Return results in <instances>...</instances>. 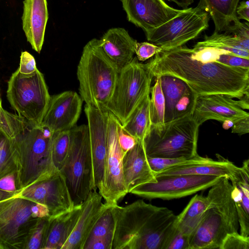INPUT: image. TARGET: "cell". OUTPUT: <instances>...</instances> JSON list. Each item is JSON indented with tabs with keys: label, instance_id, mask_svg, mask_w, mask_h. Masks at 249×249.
Masks as SVG:
<instances>
[{
	"label": "cell",
	"instance_id": "1",
	"mask_svg": "<svg viewBox=\"0 0 249 249\" xmlns=\"http://www.w3.org/2000/svg\"><path fill=\"white\" fill-rule=\"evenodd\" d=\"M145 63L153 77L164 74L185 81L198 95L222 94L239 99L249 92V69L216 62H202L192 56V48L162 50Z\"/></svg>",
	"mask_w": 249,
	"mask_h": 249
},
{
	"label": "cell",
	"instance_id": "2",
	"mask_svg": "<svg viewBox=\"0 0 249 249\" xmlns=\"http://www.w3.org/2000/svg\"><path fill=\"white\" fill-rule=\"evenodd\" d=\"M115 225L112 249H165L177 218L166 207L142 199L124 207L112 205Z\"/></svg>",
	"mask_w": 249,
	"mask_h": 249
},
{
	"label": "cell",
	"instance_id": "3",
	"mask_svg": "<svg viewBox=\"0 0 249 249\" xmlns=\"http://www.w3.org/2000/svg\"><path fill=\"white\" fill-rule=\"evenodd\" d=\"M118 74L117 68L103 50L100 39L89 41L84 47L77 70L80 96L86 105L106 110Z\"/></svg>",
	"mask_w": 249,
	"mask_h": 249
},
{
	"label": "cell",
	"instance_id": "4",
	"mask_svg": "<svg viewBox=\"0 0 249 249\" xmlns=\"http://www.w3.org/2000/svg\"><path fill=\"white\" fill-rule=\"evenodd\" d=\"M53 134L45 127L34 125L12 140L19 191L57 170L52 154Z\"/></svg>",
	"mask_w": 249,
	"mask_h": 249
},
{
	"label": "cell",
	"instance_id": "5",
	"mask_svg": "<svg viewBox=\"0 0 249 249\" xmlns=\"http://www.w3.org/2000/svg\"><path fill=\"white\" fill-rule=\"evenodd\" d=\"M200 125L192 116L151 125L143 143L148 157L193 159L198 156L197 145Z\"/></svg>",
	"mask_w": 249,
	"mask_h": 249
},
{
	"label": "cell",
	"instance_id": "6",
	"mask_svg": "<svg viewBox=\"0 0 249 249\" xmlns=\"http://www.w3.org/2000/svg\"><path fill=\"white\" fill-rule=\"evenodd\" d=\"M63 176L74 205L82 204L92 191V165L88 125L70 129V143L59 170Z\"/></svg>",
	"mask_w": 249,
	"mask_h": 249
},
{
	"label": "cell",
	"instance_id": "7",
	"mask_svg": "<svg viewBox=\"0 0 249 249\" xmlns=\"http://www.w3.org/2000/svg\"><path fill=\"white\" fill-rule=\"evenodd\" d=\"M6 97L11 107L36 126H40L51 96L43 74L37 69L24 74L18 70L7 82Z\"/></svg>",
	"mask_w": 249,
	"mask_h": 249
},
{
	"label": "cell",
	"instance_id": "8",
	"mask_svg": "<svg viewBox=\"0 0 249 249\" xmlns=\"http://www.w3.org/2000/svg\"><path fill=\"white\" fill-rule=\"evenodd\" d=\"M153 76L145 64L136 56L119 72L113 94L106 110L113 114L123 125L132 112L150 93Z\"/></svg>",
	"mask_w": 249,
	"mask_h": 249
},
{
	"label": "cell",
	"instance_id": "9",
	"mask_svg": "<svg viewBox=\"0 0 249 249\" xmlns=\"http://www.w3.org/2000/svg\"><path fill=\"white\" fill-rule=\"evenodd\" d=\"M208 12L197 5L183 9L176 16L164 24L145 33L148 41L162 50L183 46L196 38L209 26Z\"/></svg>",
	"mask_w": 249,
	"mask_h": 249
},
{
	"label": "cell",
	"instance_id": "10",
	"mask_svg": "<svg viewBox=\"0 0 249 249\" xmlns=\"http://www.w3.org/2000/svg\"><path fill=\"white\" fill-rule=\"evenodd\" d=\"M36 202L21 197L0 201V249H24L38 219Z\"/></svg>",
	"mask_w": 249,
	"mask_h": 249
},
{
	"label": "cell",
	"instance_id": "11",
	"mask_svg": "<svg viewBox=\"0 0 249 249\" xmlns=\"http://www.w3.org/2000/svg\"><path fill=\"white\" fill-rule=\"evenodd\" d=\"M222 178L196 175L157 176L156 181L138 186L130 193L147 199H176L209 188Z\"/></svg>",
	"mask_w": 249,
	"mask_h": 249
},
{
	"label": "cell",
	"instance_id": "12",
	"mask_svg": "<svg viewBox=\"0 0 249 249\" xmlns=\"http://www.w3.org/2000/svg\"><path fill=\"white\" fill-rule=\"evenodd\" d=\"M16 197L45 205L50 216L57 215L74 206L66 180L58 170L21 189Z\"/></svg>",
	"mask_w": 249,
	"mask_h": 249
},
{
	"label": "cell",
	"instance_id": "13",
	"mask_svg": "<svg viewBox=\"0 0 249 249\" xmlns=\"http://www.w3.org/2000/svg\"><path fill=\"white\" fill-rule=\"evenodd\" d=\"M119 121L108 112L107 150L105 164V179L101 195L105 203L117 204L127 194L124 183L123 160L124 153L118 140Z\"/></svg>",
	"mask_w": 249,
	"mask_h": 249
},
{
	"label": "cell",
	"instance_id": "14",
	"mask_svg": "<svg viewBox=\"0 0 249 249\" xmlns=\"http://www.w3.org/2000/svg\"><path fill=\"white\" fill-rule=\"evenodd\" d=\"M92 165V190L101 194L105 179L107 150L108 112L85 105Z\"/></svg>",
	"mask_w": 249,
	"mask_h": 249
},
{
	"label": "cell",
	"instance_id": "15",
	"mask_svg": "<svg viewBox=\"0 0 249 249\" xmlns=\"http://www.w3.org/2000/svg\"><path fill=\"white\" fill-rule=\"evenodd\" d=\"M249 95L246 94L238 100L222 94L198 95L192 117L199 125L209 120L235 122L249 116L244 110L249 109Z\"/></svg>",
	"mask_w": 249,
	"mask_h": 249
},
{
	"label": "cell",
	"instance_id": "16",
	"mask_svg": "<svg viewBox=\"0 0 249 249\" xmlns=\"http://www.w3.org/2000/svg\"><path fill=\"white\" fill-rule=\"evenodd\" d=\"M83 100L72 91L51 97L41 126L52 133L70 130L75 125L82 109Z\"/></svg>",
	"mask_w": 249,
	"mask_h": 249
},
{
	"label": "cell",
	"instance_id": "17",
	"mask_svg": "<svg viewBox=\"0 0 249 249\" xmlns=\"http://www.w3.org/2000/svg\"><path fill=\"white\" fill-rule=\"evenodd\" d=\"M128 20L144 32L172 19L182 10L169 6L163 0H120Z\"/></svg>",
	"mask_w": 249,
	"mask_h": 249
},
{
	"label": "cell",
	"instance_id": "18",
	"mask_svg": "<svg viewBox=\"0 0 249 249\" xmlns=\"http://www.w3.org/2000/svg\"><path fill=\"white\" fill-rule=\"evenodd\" d=\"M228 233L230 231L222 216L214 208L209 207L190 236L188 249H220Z\"/></svg>",
	"mask_w": 249,
	"mask_h": 249
},
{
	"label": "cell",
	"instance_id": "19",
	"mask_svg": "<svg viewBox=\"0 0 249 249\" xmlns=\"http://www.w3.org/2000/svg\"><path fill=\"white\" fill-rule=\"evenodd\" d=\"M96 190H92L82 203L81 211L70 236L61 249H83L84 245L106 204Z\"/></svg>",
	"mask_w": 249,
	"mask_h": 249
},
{
	"label": "cell",
	"instance_id": "20",
	"mask_svg": "<svg viewBox=\"0 0 249 249\" xmlns=\"http://www.w3.org/2000/svg\"><path fill=\"white\" fill-rule=\"evenodd\" d=\"M49 14L47 0H24L22 26L32 49L39 53L44 43Z\"/></svg>",
	"mask_w": 249,
	"mask_h": 249
},
{
	"label": "cell",
	"instance_id": "21",
	"mask_svg": "<svg viewBox=\"0 0 249 249\" xmlns=\"http://www.w3.org/2000/svg\"><path fill=\"white\" fill-rule=\"evenodd\" d=\"M217 157L219 159L217 160L204 157L201 160L174 166L156 174L155 177L196 175L225 177L230 180L234 179L239 173L240 167L219 155Z\"/></svg>",
	"mask_w": 249,
	"mask_h": 249
},
{
	"label": "cell",
	"instance_id": "22",
	"mask_svg": "<svg viewBox=\"0 0 249 249\" xmlns=\"http://www.w3.org/2000/svg\"><path fill=\"white\" fill-rule=\"evenodd\" d=\"M124 185L127 194L140 185L156 181L147 160L143 141H139L123 160Z\"/></svg>",
	"mask_w": 249,
	"mask_h": 249
},
{
	"label": "cell",
	"instance_id": "23",
	"mask_svg": "<svg viewBox=\"0 0 249 249\" xmlns=\"http://www.w3.org/2000/svg\"><path fill=\"white\" fill-rule=\"evenodd\" d=\"M104 53L117 68L119 72L133 58L137 41L123 28L108 30L100 39Z\"/></svg>",
	"mask_w": 249,
	"mask_h": 249
},
{
	"label": "cell",
	"instance_id": "24",
	"mask_svg": "<svg viewBox=\"0 0 249 249\" xmlns=\"http://www.w3.org/2000/svg\"><path fill=\"white\" fill-rule=\"evenodd\" d=\"M240 0H199L197 4L208 13L214 24V32L233 34L243 23L236 10Z\"/></svg>",
	"mask_w": 249,
	"mask_h": 249
},
{
	"label": "cell",
	"instance_id": "25",
	"mask_svg": "<svg viewBox=\"0 0 249 249\" xmlns=\"http://www.w3.org/2000/svg\"><path fill=\"white\" fill-rule=\"evenodd\" d=\"M231 189L230 180L222 177L210 187L206 196L210 207L214 208L223 217L230 233L238 232L239 229L238 215L231 195Z\"/></svg>",
	"mask_w": 249,
	"mask_h": 249
},
{
	"label": "cell",
	"instance_id": "26",
	"mask_svg": "<svg viewBox=\"0 0 249 249\" xmlns=\"http://www.w3.org/2000/svg\"><path fill=\"white\" fill-rule=\"evenodd\" d=\"M82 204L55 216H50L42 249H61L73 230Z\"/></svg>",
	"mask_w": 249,
	"mask_h": 249
},
{
	"label": "cell",
	"instance_id": "27",
	"mask_svg": "<svg viewBox=\"0 0 249 249\" xmlns=\"http://www.w3.org/2000/svg\"><path fill=\"white\" fill-rule=\"evenodd\" d=\"M209 207L207 196L195 195L181 213L177 215L176 228L183 233L190 236Z\"/></svg>",
	"mask_w": 249,
	"mask_h": 249
},
{
	"label": "cell",
	"instance_id": "28",
	"mask_svg": "<svg viewBox=\"0 0 249 249\" xmlns=\"http://www.w3.org/2000/svg\"><path fill=\"white\" fill-rule=\"evenodd\" d=\"M194 47H211L228 51L239 56L249 59V39L231 34L214 32L205 36L204 40L198 42Z\"/></svg>",
	"mask_w": 249,
	"mask_h": 249
},
{
	"label": "cell",
	"instance_id": "29",
	"mask_svg": "<svg viewBox=\"0 0 249 249\" xmlns=\"http://www.w3.org/2000/svg\"><path fill=\"white\" fill-rule=\"evenodd\" d=\"M165 100L164 124L174 119L175 106L180 97L191 88L182 79L170 74L159 76Z\"/></svg>",
	"mask_w": 249,
	"mask_h": 249
},
{
	"label": "cell",
	"instance_id": "30",
	"mask_svg": "<svg viewBox=\"0 0 249 249\" xmlns=\"http://www.w3.org/2000/svg\"><path fill=\"white\" fill-rule=\"evenodd\" d=\"M192 56L202 62H216L226 66L249 69V59L221 49L211 47L192 48Z\"/></svg>",
	"mask_w": 249,
	"mask_h": 249
},
{
	"label": "cell",
	"instance_id": "31",
	"mask_svg": "<svg viewBox=\"0 0 249 249\" xmlns=\"http://www.w3.org/2000/svg\"><path fill=\"white\" fill-rule=\"evenodd\" d=\"M240 172L235 179L230 181L235 182L241 189L243 197L239 202L234 203L236 209L240 234L249 236V160H245L240 167Z\"/></svg>",
	"mask_w": 249,
	"mask_h": 249
},
{
	"label": "cell",
	"instance_id": "32",
	"mask_svg": "<svg viewBox=\"0 0 249 249\" xmlns=\"http://www.w3.org/2000/svg\"><path fill=\"white\" fill-rule=\"evenodd\" d=\"M150 93L143 99L122 125L128 134L139 141H143L151 123L149 112Z\"/></svg>",
	"mask_w": 249,
	"mask_h": 249
},
{
	"label": "cell",
	"instance_id": "33",
	"mask_svg": "<svg viewBox=\"0 0 249 249\" xmlns=\"http://www.w3.org/2000/svg\"><path fill=\"white\" fill-rule=\"evenodd\" d=\"M33 126L34 125L23 117L10 113L2 105L0 106V132L8 139L15 140Z\"/></svg>",
	"mask_w": 249,
	"mask_h": 249
},
{
	"label": "cell",
	"instance_id": "34",
	"mask_svg": "<svg viewBox=\"0 0 249 249\" xmlns=\"http://www.w3.org/2000/svg\"><path fill=\"white\" fill-rule=\"evenodd\" d=\"M149 112L151 125L161 127L164 124L165 100L160 79L155 77L154 86L150 88Z\"/></svg>",
	"mask_w": 249,
	"mask_h": 249
},
{
	"label": "cell",
	"instance_id": "35",
	"mask_svg": "<svg viewBox=\"0 0 249 249\" xmlns=\"http://www.w3.org/2000/svg\"><path fill=\"white\" fill-rule=\"evenodd\" d=\"M17 171V162L13 141L0 132V178Z\"/></svg>",
	"mask_w": 249,
	"mask_h": 249
},
{
	"label": "cell",
	"instance_id": "36",
	"mask_svg": "<svg viewBox=\"0 0 249 249\" xmlns=\"http://www.w3.org/2000/svg\"><path fill=\"white\" fill-rule=\"evenodd\" d=\"M70 143V130L55 132L52 139V154L56 168L60 170L67 158Z\"/></svg>",
	"mask_w": 249,
	"mask_h": 249
},
{
	"label": "cell",
	"instance_id": "37",
	"mask_svg": "<svg viewBox=\"0 0 249 249\" xmlns=\"http://www.w3.org/2000/svg\"><path fill=\"white\" fill-rule=\"evenodd\" d=\"M115 225L112 205L106 204L105 208L95 222L89 237L113 238Z\"/></svg>",
	"mask_w": 249,
	"mask_h": 249
},
{
	"label": "cell",
	"instance_id": "38",
	"mask_svg": "<svg viewBox=\"0 0 249 249\" xmlns=\"http://www.w3.org/2000/svg\"><path fill=\"white\" fill-rule=\"evenodd\" d=\"M49 220V216L38 219L26 241L24 249H42Z\"/></svg>",
	"mask_w": 249,
	"mask_h": 249
},
{
	"label": "cell",
	"instance_id": "39",
	"mask_svg": "<svg viewBox=\"0 0 249 249\" xmlns=\"http://www.w3.org/2000/svg\"><path fill=\"white\" fill-rule=\"evenodd\" d=\"M197 96L191 89L184 93L175 106L174 120L192 116Z\"/></svg>",
	"mask_w": 249,
	"mask_h": 249
},
{
	"label": "cell",
	"instance_id": "40",
	"mask_svg": "<svg viewBox=\"0 0 249 249\" xmlns=\"http://www.w3.org/2000/svg\"><path fill=\"white\" fill-rule=\"evenodd\" d=\"M204 158V157H201L199 155L193 159L185 158H164L147 157V160L151 169L155 175L156 174L169 167L185 164L190 161L201 160Z\"/></svg>",
	"mask_w": 249,
	"mask_h": 249
},
{
	"label": "cell",
	"instance_id": "41",
	"mask_svg": "<svg viewBox=\"0 0 249 249\" xmlns=\"http://www.w3.org/2000/svg\"><path fill=\"white\" fill-rule=\"evenodd\" d=\"M19 192L17 172L0 178V201L16 196Z\"/></svg>",
	"mask_w": 249,
	"mask_h": 249
},
{
	"label": "cell",
	"instance_id": "42",
	"mask_svg": "<svg viewBox=\"0 0 249 249\" xmlns=\"http://www.w3.org/2000/svg\"><path fill=\"white\" fill-rule=\"evenodd\" d=\"M220 249H249V236H244L238 232L228 233Z\"/></svg>",
	"mask_w": 249,
	"mask_h": 249
},
{
	"label": "cell",
	"instance_id": "43",
	"mask_svg": "<svg viewBox=\"0 0 249 249\" xmlns=\"http://www.w3.org/2000/svg\"><path fill=\"white\" fill-rule=\"evenodd\" d=\"M162 49L152 43L147 42H137L135 53L139 61H144L152 57Z\"/></svg>",
	"mask_w": 249,
	"mask_h": 249
},
{
	"label": "cell",
	"instance_id": "44",
	"mask_svg": "<svg viewBox=\"0 0 249 249\" xmlns=\"http://www.w3.org/2000/svg\"><path fill=\"white\" fill-rule=\"evenodd\" d=\"M117 136L119 145L124 154L131 149L138 141L123 128L119 121L117 125Z\"/></svg>",
	"mask_w": 249,
	"mask_h": 249
},
{
	"label": "cell",
	"instance_id": "45",
	"mask_svg": "<svg viewBox=\"0 0 249 249\" xmlns=\"http://www.w3.org/2000/svg\"><path fill=\"white\" fill-rule=\"evenodd\" d=\"M190 236L176 230L170 238L165 249H188Z\"/></svg>",
	"mask_w": 249,
	"mask_h": 249
},
{
	"label": "cell",
	"instance_id": "46",
	"mask_svg": "<svg viewBox=\"0 0 249 249\" xmlns=\"http://www.w3.org/2000/svg\"><path fill=\"white\" fill-rule=\"evenodd\" d=\"M37 69L34 57L27 51L21 53L20 62L18 69L20 73L29 74L34 72Z\"/></svg>",
	"mask_w": 249,
	"mask_h": 249
},
{
	"label": "cell",
	"instance_id": "47",
	"mask_svg": "<svg viewBox=\"0 0 249 249\" xmlns=\"http://www.w3.org/2000/svg\"><path fill=\"white\" fill-rule=\"evenodd\" d=\"M112 241L110 237H89L83 249H112Z\"/></svg>",
	"mask_w": 249,
	"mask_h": 249
},
{
	"label": "cell",
	"instance_id": "48",
	"mask_svg": "<svg viewBox=\"0 0 249 249\" xmlns=\"http://www.w3.org/2000/svg\"><path fill=\"white\" fill-rule=\"evenodd\" d=\"M231 132L240 135L249 132V116L241 118L235 122L231 127Z\"/></svg>",
	"mask_w": 249,
	"mask_h": 249
},
{
	"label": "cell",
	"instance_id": "49",
	"mask_svg": "<svg viewBox=\"0 0 249 249\" xmlns=\"http://www.w3.org/2000/svg\"><path fill=\"white\" fill-rule=\"evenodd\" d=\"M238 18L249 21V0H243L239 2L236 10Z\"/></svg>",
	"mask_w": 249,
	"mask_h": 249
},
{
	"label": "cell",
	"instance_id": "50",
	"mask_svg": "<svg viewBox=\"0 0 249 249\" xmlns=\"http://www.w3.org/2000/svg\"><path fill=\"white\" fill-rule=\"evenodd\" d=\"M170 2H173L178 6L183 9L187 8L193 2V0H167Z\"/></svg>",
	"mask_w": 249,
	"mask_h": 249
},
{
	"label": "cell",
	"instance_id": "51",
	"mask_svg": "<svg viewBox=\"0 0 249 249\" xmlns=\"http://www.w3.org/2000/svg\"><path fill=\"white\" fill-rule=\"evenodd\" d=\"M234 122L230 120H226L223 122L222 126L225 129H228L231 128L233 125Z\"/></svg>",
	"mask_w": 249,
	"mask_h": 249
},
{
	"label": "cell",
	"instance_id": "52",
	"mask_svg": "<svg viewBox=\"0 0 249 249\" xmlns=\"http://www.w3.org/2000/svg\"><path fill=\"white\" fill-rule=\"evenodd\" d=\"M1 94H0V106L2 105L1 104Z\"/></svg>",
	"mask_w": 249,
	"mask_h": 249
}]
</instances>
